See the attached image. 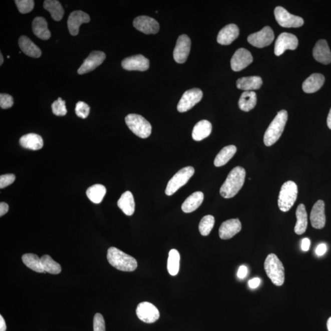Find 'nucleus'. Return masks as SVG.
<instances>
[{"label":"nucleus","instance_id":"42","mask_svg":"<svg viewBox=\"0 0 331 331\" xmlns=\"http://www.w3.org/2000/svg\"><path fill=\"white\" fill-rule=\"evenodd\" d=\"M90 108L87 103L83 101H79L76 104L75 112L76 115L82 119H86L89 116Z\"/></svg>","mask_w":331,"mask_h":331},{"label":"nucleus","instance_id":"18","mask_svg":"<svg viewBox=\"0 0 331 331\" xmlns=\"http://www.w3.org/2000/svg\"><path fill=\"white\" fill-rule=\"evenodd\" d=\"M90 21L89 15L82 11H75L71 13L68 20V27L70 34L77 36L81 25L89 23Z\"/></svg>","mask_w":331,"mask_h":331},{"label":"nucleus","instance_id":"33","mask_svg":"<svg viewBox=\"0 0 331 331\" xmlns=\"http://www.w3.org/2000/svg\"><path fill=\"white\" fill-rule=\"evenodd\" d=\"M44 8L50 13L51 17L56 21H61L64 16V10L61 4L57 0H46L43 4Z\"/></svg>","mask_w":331,"mask_h":331},{"label":"nucleus","instance_id":"16","mask_svg":"<svg viewBox=\"0 0 331 331\" xmlns=\"http://www.w3.org/2000/svg\"><path fill=\"white\" fill-rule=\"evenodd\" d=\"M135 29L145 34H156L160 30L159 24L154 19L148 16H139L133 22Z\"/></svg>","mask_w":331,"mask_h":331},{"label":"nucleus","instance_id":"6","mask_svg":"<svg viewBox=\"0 0 331 331\" xmlns=\"http://www.w3.org/2000/svg\"><path fill=\"white\" fill-rule=\"evenodd\" d=\"M125 122L129 129L142 139L148 138L152 133V126L140 115L131 114L125 117Z\"/></svg>","mask_w":331,"mask_h":331},{"label":"nucleus","instance_id":"22","mask_svg":"<svg viewBox=\"0 0 331 331\" xmlns=\"http://www.w3.org/2000/svg\"><path fill=\"white\" fill-rule=\"evenodd\" d=\"M239 35V29L236 25L229 24L223 27L217 37V42L221 45H230Z\"/></svg>","mask_w":331,"mask_h":331},{"label":"nucleus","instance_id":"51","mask_svg":"<svg viewBox=\"0 0 331 331\" xmlns=\"http://www.w3.org/2000/svg\"><path fill=\"white\" fill-rule=\"evenodd\" d=\"M7 330V325L6 322H5L4 317L2 315H0V331H6Z\"/></svg>","mask_w":331,"mask_h":331},{"label":"nucleus","instance_id":"40","mask_svg":"<svg viewBox=\"0 0 331 331\" xmlns=\"http://www.w3.org/2000/svg\"><path fill=\"white\" fill-rule=\"evenodd\" d=\"M53 114L57 116H65L67 114V107H66L65 101L63 100L61 98L55 101L52 105Z\"/></svg>","mask_w":331,"mask_h":331},{"label":"nucleus","instance_id":"10","mask_svg":"<svg viewBox=\"0 0 331 331\" xmlns=\"http://www.w3.org/2000/svg\"><path fill=\"white\" fill-rule=\"evenodd\" d=\"M274 34L270 27H265L261 31L248 36V42L254 47L263 48L269 46L274 40Z\"/></svg>","mask_w":331,"mask_h":331},{"label":"nucleus","instance_id":"52","mask_svg":"<svg viewBox=\"0 0 331 331\" xmlns=\"http://www.w3.org/2000/svg\"><path fill=\"white\" fill-rule=\"evenodd\" d=\"M327 124L328 128L331 130V108L330 109L329 113L328 114L327 119Z\"/></svg>","mask_w":331,"mask_h":331},{"label":"nucleus","instance_id":"54","mask_svg":"<svg viewBox=\"0 0 331 331\" xmlns=\"http://www.w3.org/2000/svg\"><path fill=\"white\" fill-rule=\"evenodd\" d=\"M4 56H3V55L1 53H0V65L2 66L3 64H4Z\"/></svg>","mask_w":331,"mask_h":331},{"label":"nucleus","instance_id":"39","mask_svg":"<svg viewBox=\"0 0 331 331\" xmlns=\"http://www.w3.org/2000/svg\"><path fill=\"white\" fill-rule=\"evenodd\" d=\"M215 224V218L212 215H206L201 219L199 230L202 236H207L212 230Z\"/></svg>","mask_w":331,"mask_h":331},{"label":"nucleus","instance_id":"36","mask_svg":"<svg viewBox=\"0 0 331 331\" xmlns=\"http://www.w3.org/2000/svg\"><path fill=\"white\" fill-rule=\"evenodd\" d=\"M22 259H23L24 263L30 269L37 272H45L41 258L37 254L33 253L24 254L22 257Z\"/></svg>","mask_w":331,"mask_h":331},{"label":"nucleus","instance_id":"17","mask_svg":"<svg viewBox=\"0 0 331 331\" xmlns=\"http://www.w3.org/2000/svg\"><path fill=\"white\" fill-rule=\"evenodd\" d=\"M122 66L127 71H145L149 69L150 62L142 55H136L123 60Z\"/></svg>","mask_w":331,"mask_h":331},{"label":"nucleus","instance_id":"12","mask_svg":"<svg viewBox=\"0 0 331 331\" xmlns=\"http://www.w3.org/2000/svg\"><path fill=\"white\" fill-rule=\"evenodd\" d=\"M298 40L296 36L288 33H283L276 40L274 53L280 56L286 50H295L297 48Z\"/></svg>","mask_w":331,"mask_h":331},{"label":"nucleus","instance_id":"37","mask_svg":"<svg viewBox=\"0 0 331 331\" xmlns=\"http://www.w3.org/2000/svg\"><path fill=\"white\" fill-rule=\"evenodd\" d=\"M180 256L176 249H172L169 252L167 268L169 274L175 276L179 273Z\"/></svg>","mask_w":331,"mask_h":331},{"label":"nucleus","instance_id":"8","mask_svg":"<svg viewBox=\"0 0 331 331\" xmlns=\"http://www.w3.org/2000/svg\"><path fill=\"white\" fill-rule=\"evenodd\" d=\"M274 15L277 23L284 28H298L304 24L302 18L291 15L283 7L276 8Z\"/></svg>","mask_w":331,"mask_h":331},{"label":"nucleus","instance_id":"28","mask_svg":"<svg viewBox=\"0 0 331 331\" xmlns=\"http://www.w3.org/2000/svg\"><path fill=\"white\" fill-rule=\"evenodd\" d=\"M117 205L126 215H132L135 210V202L132 193L127 191L123 193Z\"/></svg>","mask_w":331,"mask_h":331},{"label":"nucleus","instance_id":"45","mask_svg":"<svg viewBox=\"0 0 331 331\" xmlns=\"http://www.w3.org/2000/svg\"><path fill=\"white\" fill-rule=\"evenodd\" d=\"M16 176L12 174L2 175L0 176V188H6L15 181Z\"/></svg>","mask_w":331,"mask_h":331},{"label":"nucleus","instance_id":"23","mask_svg":"<svg viewBox=\"0 0 331 331\" xmlns=\"http://www.w3.org/2000/svg\"><path fill=\"white\" fill-rule=\"evenodd\" d=\"M324 80V76L321 74H312L303 81L302 84L303 92L307 94H312L318 91L323 86Z\"/></svg>","mask_w":331,"mask_h":331},{"label":"nucleus","instance_id":"44","mask_svg":"<svg viewBox=\"0 0 331 331\" xmlns=\"http://www.w3.org/2000/svg\"><path fill=\"white\" fill-rule=\"evenodd\" d=\"M13 104V98L12 96L6 94L0 95V107L2 109H6L12 108Z\"/></svg>","mask_w":331,"mask_h":331},{"label":"nucleus","instance_id":"29","mask_svg":"<svg viewBox=\"0 0 331 331\" xmlns=\"http://www.w3.org/2000/svg\"><path fill=\"white\" fill-rule=\"evenodd\" d=\"M204 194L201 191L191 194L188 196L182 205V210L185 213H191L195 211L201 206L204 201Z\"/></svg>","mask_w":331,"mask_h":331},{"label":"nucleus","instance_id":"7","mask_svg":"<svg viewBox=\"0 0 331 331\" xmlns=\"http://www.w3.org/2000/svg\"><path fill=\"white\" fill-rule=\"evenodd\" d=\"M194 174L195 169L192 166H187L180 169L168 182L165 190L166 195H174L178 190L189 181Z\"/></svg>","mask_w":331,"mask_h":331},{"label":"nucleus","instance_id":"49","mask_svg":"<svg viewBox=\"0 0 331 331\" xmlns=\"http://www.w3.org/2000/svg\"><path fill=\"white\" fill-rule=\"evenodd\" d=\"M8 210H9V206H8V204L6 202H2L0 203V216L2 217V216L6 214Z\"/></svg>","mask_w":331,"mask_h":331},{"label":"nucleus","instance_id":"15","mask_svg":"<svg viewBox=\"0 0 331 331\" xmlns=\"http://www.w3.org/2000/svg\"><path fill=\"white\" fill-rule=\"evenodd\" d=\"M253 62L252 55L247 49L240 48L236 51L231 60L232 70L236 72L242 71Z\"/></svg>","mask_w":331,"mask_h":331},{"label":"nucleus","instance_id":"19","mask_svg":"<svg viewBox=\"0 0 331 331\" xmlns=\"http://www.w3.org/2000/svg\"><path fill=\"white\" fill-rule=\"evenodd\" d=\"M242 225L239 219H230L221 224L219 229V236L221 239H231L241 231Z\"/></svg>","mask_w":331,"mask_h":331},{"label":"nucleus","instance_id":"34","mask_svg":"<svg viewBox=\"0 0 331 331\" xmlns=\"http://www.w3.org/2000/svg\"><path fill=\"white\" fill-rule=\"evenodd\" d=\"M237 152L236 147L230 145L224 147L218 153L214 160V165L216 167H220L225 165L229 160L234 157Z\"/></svg>","mask_w":331,"mask_h":331},{"label":"nucleus","instance_id":"27","mask_svg":"<svg viewBox=\"0 0 331 331\" xmlns=\"http://www.w3.org/2000/svg\"><path fill=\"white\" fill-rule=\"evenodd\" d=\"M211 123L206 120H202L197 123L193 128L192 138L196 141H201L209 136L212 132Z\"/></svg>","mask_w":331,"mask_h":331},{"label":"nucleus","instance_id":"1","mask_svg":"<svg viewBox=\"0 0 331 331\" xmlns=\"http://www.w3.org/2000/svg\"><path fill=\"white\" fill-rule=\"evenodd\" d=\"M245 175V170L242 167L237 166L232 169L220 188L221 196L226 199L236 196L243 187Z\"/></svg>","mask_w":331,"mask_h":331},{"label":"nucleus","instance_id":"50","mask_svg":"<svg viewBox=\"0 0 331 331\" xmlns=\"http://www.w3.org/2000/svg\"><path fill=\"white\" fill-rule=\"evenodd\" d=\"M310 241L308 238H304L302 240L301 247L303 251H307L310 248Z\"/></svg>","mask_w":331,"mask_h":331},{"label":"nucleus","instance_id":"43","mask_svg":"<svg viewBox=\"0 0 331 331\" xmlns=\"http://www.w3.org/2000/svg\"><path fill=\"white\" fill-rule=\"evenodd\" d=\"M94 330L106 331L105 319L101 313L95 314L94 319Z\"/></svg>","mask_w":331,"mask_h":331},{"label":"nucleus","instance_id":"26","mask_svg":"<svg viewBox=\"0 0 331 331\" xmlns=\"http://www.w3.org/2000/svg\"><path fill=\"white\" fill-rule=\"evenodd\" d=\"M34 34L40 39L48 40L51 38V32L48 29V25L46 19L42 17L36 18L32 23Z\"/></svg>","mask_w":331,"mask_h":331},{"label":"nucleus","instance_id":"14","mask_svg":"<svg viewBox=\"0 0 331 331\" xmlns=\"http://www.w3.org/2000/svg\"><path fill=\"white\" fill-rule=\"evenodd\" d=\"M106 54L101 51H93L89 56L84 60L83 64L79 68V75L91 72L99 67L106 59Z\"/></svg>","mask_w":331,"mask_h":331},{"label":"nucleus","instance_id":"21","mask_svg":"<svg viewBox=\"0 0 331 331\" xmlns=\"http://www.w3.org/2000/svg\"><path fill=\"white\" fill-rule=\"evenodd\" d=\"M314 59L322 64L328 65L331 62V53L326 41L319 40L313 50Z\"/></svg>","mask_w":331,"mask_h":331},{"label":"nucleus","instance_id":"9","mask_svg":"<svg viewBox=\"0 0 331 331\" xmlns=\"http://www.w3.org/2000/svg\"><path fill=\"white\" fill-rule=\"evenodd\" d=\"M202 92L199 89H192L187 90L182 95L177 107L180 113H185L190 110L196 104L200 102L202 98Z\"/></svg>","mask_w":331,"mask_h":331},{"label":"nucleus","instance_id":"11","mask_svg":"<svg viewBox=\"0 0 331 331\" xmlns=\"http://www.w3.org/2000/svg\"><path fill=\"white\" fill-rule=\"evenodd\" d=\"M136 314L139 319L146 323H153L157 321L160 316L158 308L148 302L139 303L136 308Z\"/></svg>","mask_w":331,"mask_h":331},{"label":"nucleus","instance_id":"20","mask_svg":"<svg viewBox=\"0 0 331 331\" xmlns=\"http://www.w3.org/2000/svg\"><path fill=\"white\" fill-rule=\"evenodd\" d=\"M311 226L315 229L323 228L325 224L324 202L319 200L314 204L310 216Z\"/></svg>","mask_w":331,"mask_h":331},{"label":"nucleus","instance_id":"53","mask_svg":"<svg viewBox=\"0 0 331 331\" xmlns=\"http://www.w3.org/2000/svg\"><path fill=\"white\" fill-rule=\"evenodd\" d=\"M327 327L328 330L331 331V317L327 320Z\"/></svg>","mask_w":331,"mask_h":331},{"label":"nucleus","instance_id":"35","mask_svg":"<svg viewBox=\"0 0 331 331\" xmlns=\"http://www.w3.org/2000/svg\"><path fill=\"white\" fill-rule=\"evenodd\" d=\"M106 194V188L101 184H95L87 189L86 195L89 199L95 204H100L102 202Z\"/></svg>","mask_w":331,"mask_h":331},{"label":"nucleus","instance_id":"47","mask_svg":"<svg viewBox=\"0 0 331 331\" xmlns=\"http://www.w3.org/2000/svg\"><path fill=\"white\" fill-rule=\"evenodd\" d=\"M247 267L245 266H241L238 270L237 276L239 278H244L247 275Z\"/></svg>","mask_w":331,"mask_h":331},{"label":"nucleus","instance_id":"4","mask_svg":"<svg viewBox=\"0 0 331 331\" xmlns=\"http://www.w3.org/2000/svg\"><path fill=\"white\" fill-rule=\"evenodd\" d=\"M264 269L268 277L276 286H281L284 281V269L276 254L271 253L267 256L264 262Z\"/></svg>","mask_w":331,"mask_h":331},{"label":"nucleus","instance_id":"32","mask_svg":"<svg viewBox=\"0 0 331 331\" xmlns=\"http://www.w3.org/2000/svg\"><path fill=\"white\" fill-rule=\"evenodd\" d=\"M257 103L256 93L253 91H245L242 93L239 100L240 110L248 112L255 107Z\"/></svg>","mask_w":331,"mask_h":331},{"label":"nucleus","instance_id":"3","mask_svg":"<svg viewBox=\"0 0 331 331\" xmlns=\"http://www.w3.org/2000/svg\"><path fill=\"white\" fill-rule=\"evenodd\" d=\"M288 120V113L285 110L279 111L274 119L270 123L264 136V143L269 147L274 144L283 132Z\"/></svg>","mask_w":331,"mask_h":331},{"label":"nucleus","instance_id":"25","mask_svg":"<svg viewBox=\"0 0 331 331\" xmlns=\"http://www.w3.org/2000/svg\"><path fill=\"white\" fill-rule=\"evenodd\" d=\"M19 143L24 148L32 150L42 149L44 145L42 137L35 133H29L22 136Z\"/></svg>","mask_w":331,"mask_h":331},{"label":"nucleus","instance_id":"24","mask_svg":"<svg viewBox=\"0 0 331 331\" xmlns=\"http://www.w3.org/2000/svg\"><path fill=\"white\" fill-rule=\"evenodd\" d=\"M19 45L22 51L27 56L33 58H39L42 56L41 49L26 36H22L19 38Z\"/></svg>","mask_w":331,"mask_h":331},{"label":"nucleus","instance_id":"41","mask_svg":"<svg viewBox=\"0 0 331 331\" xmlns=\"http://www.w3.org/2000/svg\"><path fill=\"white\" fill-rule=\"evenodd\" d=\"M15 3L19 12L22 14L31 12L35 7L34 0H16Z\"/></svg>","mask_w":331,"mask_h":331},{"label":"nucleus","instance_id":"38","mask_svg":"<svg viewBox=\"0 0 331 331\" xmlns=\"http://www.w3.org/2000/svg\"><path fill=\"white\" fill-rule=\"evenodd\" d=\"M41 261H42L43 269L45 270L44 273L48 272L52 274H59L61 272V266L48 254L43 256L41 258Z\"/></svg>","mask_w":331,"mask_h":331},{"label":"nucleus","instance_id":"48","mask_svg":"<svg viewBox=\"0 0 331 331\" xmlns=\"http://www.w3.org/2000/svg\"><path fill=\"white\" fill-rule=\"evenodd\" d=\"M261 280L259 278H254L248 281V285L251 289H255L260 284Z\"/></svg>","mask_w":331,"mask_h":331},{"label":"nucleus","instance_id":"46","mask_svg":"<svg viewBox=\"0 0 331 331\" xmlns=\"http://www.w3.org/2000/svg\"><path fill=\"white\" fill-rule=\"evenodd\" d=\"M326 245L324 244V243H321V244H319L318 247H316V253L318 256H322L326 252Z\"/></svg>","mask_w":331,"mask_h":331},{"label":"nucleus","instance_id":"2","mask_svg":"<svg viewBox=\"0 0 331 331\" xmlns=\"http://www.w3.org/2000/svg\"><path fill=\"white\" fill-rule=\"evenodd\" d=\"M107 258L111 266L122 271L132 272L138 267L135 258L116 247L108 249Z\"/></svg>","mask_w":331,"mask_h":331},{"label":"nucleus","instance_id":"13","mask_svg":"<svg viewBox=\"0 0 331 331\" xmlns=\"http://www.w3.org/2000/svg\"><path fill=\"white\" fill-rule=\"evenodd\" d=\"M191 49V40L187 35L180 36L177 41L174 50V59L178 64H183L189 56Z\"/></svg>","mask_w":331,"mask_h":331},{"label":"nucleus","instance_id":"31","mask_svg":"<svg viewBox=\"0 0 331 331\" xmlns=\"http://www.w3.org/2000/svg\"><path fill=\"white\" fill-rule=\"evenodd\" d=\"M296 215L297 222L295 226L294 232L297 235H301L305 232L308 225L307 213L304 205L300 204L298 206Z\"/></svg>","mask_w":331,"mask_h":331},{"label":"nucleus","instance_id":"30","mask_svg":"<svg viewBox=\"0 0 331 331\" xmlns=\"http://www.w3.org/2000/svg\"><path fill=\"white\" fill-rule=\"evenodd\" d=\"M262 80L259 76H248L238 79L236 86L238 89L251 91V90H258L261 88Z\"/></svg>","mask_w":331,"mask_h":331},{"label":"nucleus","instance_id":"5","mask_svg":"<svg viewBox=\"0 0 331 331\" xmlns=\"http://www.w3.org/2000/svg\"><path fill=\"white\" fill-rule=\"evenodd\" d=\"M297 194V186L296 183L291 180L284 183L281 186L278 196L279 209L284 212L289 211L296 201Z\"/></svg>","mask_w":331,"mask_h":331}]
</instances>
